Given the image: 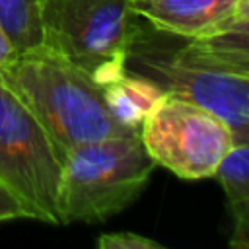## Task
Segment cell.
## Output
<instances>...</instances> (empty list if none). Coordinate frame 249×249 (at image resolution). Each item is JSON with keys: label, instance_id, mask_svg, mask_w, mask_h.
<instances>
[{"label": "cell", "instance_id": "6da1fadb", "mask_svg": "<svg viewBox=\"0 0 249 249\" xmlns=\"http://www.w3.org/2000/svg\"><path fill=\"white\" fill-rule=\"evenodd\" d=\"M124 66L167 93L212 111L235 142H249V23L189 39L142 19Z\"/></svg>", "mask_w": 249, "mask_h": 249}, {"label": "cell", "instance_id": "7a4b0ae2", "mask_svg": "<svg viewBox=\"0 0 249 249\" xmlns=\"http://www.w3.org/2000/svg\"><path fill=\"white\" fill-rule=\"evenodd\" d=\"M0 78L64 154L80 144L136 134L107 109L101 86L49 49L18 54Z\"/></svg>", "mask_w": 249, "mask_h": 249}, {"label": "cell", "instance_id": "3957f363", "mask_svg": "<svg viewBox=\"0 0 249 249\" xmlns=\"http://www.w3.org/2000/svg\"><path fill=\"white\" fill-rule=\"evenodd\" d=\"M154 167L138 132L68 150L58 191L60 226L97 224L119 214L140 196Z\"/></svg>", "mask_w": 249, "mask_h": 249}, {"label": "cell", "instance_id": "277c9868", "mask_svg": "<svg viewBox=\"0 0 249 249\" xmlns=\"http://www.w3.org/2000/svg\"><path fill=\"white\" fill-rule=\"evenodd\" d=\"M43 45L95 84L126 72V54L142 21L134 0H39Z\"/></svg>", "mask_w": 249, "mask_h": 249}, {"label": "cell", "instance_id": "5b68a950", "mask_svg": "<svg viewBox=\"0 0 249 249\" xmlns=\"http://www.w3.org/2000/svg\"><path fill=\"white\" fill-rule=\"evenodd\" d=\"M62 156L47 130L0 78V183L31 220L60 226Z\"/></svg>", "mask_w": 249, "mask_h": 249}, {"label": "cell", "instance_id": "8992f818", "mask_svg": "<svg viewBox=\"0 0 249 249\" xmlns=\"http://www.w3.org/2000/svg\"><path fill=\"white\" fill-rule=\"evenodd\" d=\"M138 134L156 165L189 181L214 177L235 144L233 132L218 115L171 93L144 119Z\"/></svg>", "mask_w": 249, "mask_h": 249}, {"label": "cell", "instance_id": "52a82bcc", "mask_svg": "<svg viewBox=\"0 0 249 249\" xmlns=\"http://www.w3.org/2000/svg\"><path fill=\"white\" fill-rule=\"evenodd\" d=\"M134 10L152 27L189 39L249 23V0H134Z\"/></svg>", "mask_w": 249, "mask_h": 249}, {"label": "cell", "instance_id": "ba28073f", "mask_svg": "<svg viewBox=\"0 0 249 249\" xmlns=\"http://www.w3.org/2000/svg\"><path fill=\"white\" fill-rule=\"evenodd\" d=\"M101 95L111 115L126 128L138 132L144 119L167 95L154 80L126 70L119 78L101 84Z\"/></svg>", "mask_w": 249, "mask_h": 249}, {"label": "cell", "instance_id": "9c48e42d", "mask_svg": "<svg viewBox=\"0 0 249 249\" xmlns=\"http://www.w3.org/2000/svg\"><path fill=\"white\" fill-rule=\"evenodd\" d=\"M214 177L224 187L228 210L233 224L230 245L233 249L249 247V142H235L222 161Z\"/></svg>", "mask_w": 249, "mask_h": 249}, {"label": "cell", "instance_id": "30bf717a", "mask_svg": "<svg viewBox=\"0 0 249 249\" xmlns=\"http://www.w3.org/2000/svg\"><path fill=\"white\" fill-rule=\"evenodd\" d=\"M0 25L18 54L45 49L39 0H0Z\"/></svg>", "mask_w": 249, "mask_h": 249}, {"label": "cell", "instance_id": "8fae6325", "mask_svg": "<svg viewBox=\"0 0 249 249\" xmlns=\"http://www.w3.org/2000/svg\"><path fill=\"white\" fill-rule=\"evenodd\" d=\"M97 247L99 249H165L163 243L134 231L103 233L97 237Z\"/></svg>", "mask_w": 249, "mask_h": 249}, {"label": "cell", "instance_id": "7c38bea8", "mask_svg": "<svg viewBox=\"0 0 249 249\" xmlns=\"http://www.w3.org/2000/svg\"><path fill=\"white\" fill-rule=\"evenodd\" d=\"M12 220H31L29 212L21 204V200L0 183V224Z\"/></svg>", "mask_w": 249, "mask_h": 249}, {"label": "cell", "instance_id": "4fadbf2b", "mask_svg": "<svg viewBox=\"0 0 249 249\" xmlns=\"http://www.w3.org/2000/svg\"><path fill=\"white\" fill-rule=\"evenodd\" d=\"M16 56H18V53H16L14 45L10 43V39H8V35H6V31H4V29H2V25H0V70H2L6 64H10Z\"/></svg>", "mask_w": 249, "mask_h": 249}]
</instances>
